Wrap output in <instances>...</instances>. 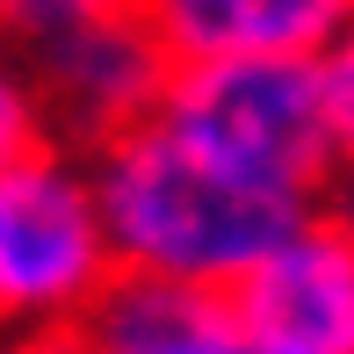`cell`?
I'll use <instances>...</instances> for the list:
<instances>
[{"label": "cell", "mask_w": 354, "mask_h": 354, "mask_svg": "<svg viewBox=\"0 0 354 354\" xmlns=\"http://www.w3.org/2000/svg\"><path fill=\"white\" fill-rule=\"evenodd\" d=\"M94 196H102L123 275H167L224 289V297H239L311 224L297 196H275V188L217 167L159 116L94 159Z\"/></svg>", "instance_id": "6da1fadb"}, {"label": "cell", "mask_w": 354, "mask_h": 354, "mask_svg": "<svg viewBox=\"0 0 354 354\" xmlns=\"http://www.w3.org/2000/svg\"><path fill=\"white\" fill-rule=\"evenodd\" d=\"M159 123L210 152L217 167L311 203V188L340 167L333 145L326 58H232V66H174Z\"/></svg>", "instance_id": "7a4b0ae2"}, {"label": "cell", "mask_w": 354, "mask_h": 354, "mask_svg": "<svg viewBox=\"0 0 354 354\" xmlns=\"http://www.w3.org/2000/svg\"><path fill=\"white\" fill-rule=\"evenodd\" d=\"M29 73L15 87L37 109V138H80L109 152L138 123L159 116L174 58L159 44V22L138 8H15Z\"/></svg>", "instance_id": "3957f363"}, {"label": "cell", "mask_w": 354, "mask_h": 354, "mask_svg": "<svg viewBox=\"0 0 354 354\" xmlns=\"http://www.w3.org/2000/svg\"><path fill=\"white\" fill-rule=\"evenodd\" d=\"M116 239H109L94 174L66 167L51 145L8 159L0 174V304L37 333H66L94 311L116 282Z\"/></svg>", "instance_id": "277c9868"}, {"label": "cell", "mask_w": 354, "mask_h": 354, "mask_svg": "<svg viewBox=\"0 0 354 354\" xmlns=\"http://www.w3.org/2000/svg\"><path fill=\"white\" fill-rule=\"evenodd\" d=\"M239 318H246V340H268V347L354 354V224L311 217L239 289Z\"/></svg>", "instance_id": "5b68a950"}, {"label": "cell", "mask_w": 354, "mask_h": 354, "mask_svg": "<svg viewBox=\"0 0 354 354\" xmlns=\"http://www.w3.org/2000/svg\"><path fill=\"white\" fill-rule=\"evenodd\" d=\"M73 333L94 354H239L246 347L239 297L167 282V275H116Z\"/></svg>", "instance_id": "8992f818"}, {"label": "cell", "mask_w": 354, "mask_h": 354, "mask_svg": "<svg viewBox=\"0 0 354 354\" xmlns=\"http://www.w3.org/2000/svg\"><path fill=\"white\" fill-rule=\"evenodd\" d=\"M174 66H232V58H326L354 22L326 0H174L152 8Z\"/></svg>", "instance_id": "52a82bcc"}, {"label": "cell", "mask_w": 354, "mask_h": 354, "mask_svg": "<svg viewBox=\"0 0 354 354\" xmlns=\"http://www.w3.org/2000/svg\"><path fill=\"white\" fill-rule=\"evenodd\" d=\"M326 94H333V145H340V167L354 174V44L326 58Z\"/></svg>", "instance_id": "ba28073f"}, {"label": "cell", "mask_w": 354, "mask_h": 354, "mask_svg": "<svg viewBox=\"0 0 354 354\" xmlns=\"http://www.w3.org/2000/svg\"><path fill=\"white\" fill-rule=\"evenodd\" d=\"M8 354H94L87 340H80V333L66 326V333H22V340H15Z\"/></svg>", "instance_id": "9c48e42d"}, {"label": "cell", "mask_w": 354, "mask_h": 354, "mask_svg": "<svg viewBox=\"0 0 354 354\" xmlns=\"http://www.w3.org/2000/svg\"><path fill=\"white\" fill-rule=\"evenodd\" d=\"M239 354H297V347H268V340H246Z\"/></svg>", "instance_id": "30bf717a"}, {"label": "cell", "mask_w": 354, "mask_h": 354, "mask_svg": "<svg viewBox=\"0 0 354 354\" xmlns=\"http://www.w3.org/2000/svg\"><path fill=\"white\" fill-rule=\"evenodd\" d=\"M347 44H354V37H347Z\"/></svg>", "instance_id": "8fae6325"}]
</instances>
